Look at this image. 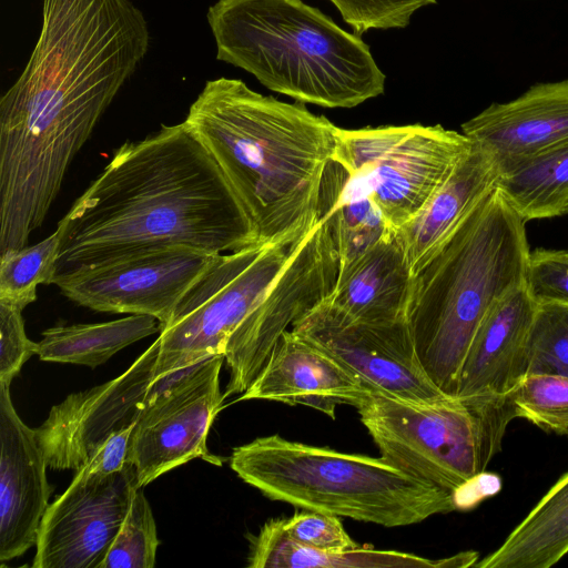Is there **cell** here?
Segmentation results:
<instances>
[{"mask_svg":"<svg viewBox=\"0 0 568 568\" xmlns=\"http://www.w3.org/2000/svg\"><path fill=\"white\" fill-rule=\"evenodd\" d=\"M217 255L184 245L164 246L57 277L53 284L80 306L151 315L162 329Z\"/></svg>","mask_w":568,"mask_h":568,"instance_id":"13","label":"cell"},{"mask_svg":"<svg viewBox=\"0 0 568 568\" xmlns=\"http://www.w3.org/2000/svg\"><path fill=\"white\" fill-rule=\"evenodd\" d=\"M294 244L260 243L219 254L162 327L154 382L224 355L230 337L283 270Z\"/></svg>","mask_w":568,"mask_h":568,"instance_id":"9","label":"cell"},{"mask_svg":"<svg viewBox=\"0 0 568 568\" xmlns=\"http://www.w3.org/2000/svg\"><path fill=\"white\" fill-rule=\"evenodd\" d=\"M355 408L382 458L455 495L485 473L516 418L513 393L418 404L372 392Z\"/></svg>","mask_w":568,"mask_h":568,"instance_id":"7","label":"cell"},{"mask_svg":"<svg viewBox=\"0 0 568 568\" xmlns=\"http://www.w3.org/2000/svg\"><path fill=\"white\" fill-rule=\"evenodd\" d=\"M160 337L125 371L106 383L73 393L51 407L34 429L52 469H82L115 433L135 424L154 384Z\"/></svg>","mask_w":568,"mask_h":568,"instance_id":"15","label":"cell"},{"mask_svg":"<svg viewBox=\"0 0 568 568\" xmlns=\"http://www.w3.org/2000/svg\"><path fill=\"white\" fill-rule=\"evenodd\" d=\"M317 221L327 222L339 258V271L395 232L363 185L338 162L324 170ZM338 271V272H339Z\"/></svg>","mask_w":568,"mask_h":568,"instance_id":"22","label":"cell"},{"mask_svg":"<svg viewBox=\"0 0 568 568\" xmlns=\"http://www.w3.org/2000/svg\"><path fill=\"white\" fill-rule=\"evenodd\" d=\"M525 222L495 187L415 275L407 322L434 384L456 397L458 376L480 324L525 284Z\"/></svg>","mask_w":568,"mask_h":568,"instance_id":"4","label":"cell"},{"mask_svg":"<svg viewBox=\"0 0 568 568\" xmlns=\"http://www.w3.org/2000/svg\"><path fill=\"white\" fill-rule=\"evenodd\" d=\"M462 131L497 164L568 143V80L538 83L511 101L493 103Z\"/></svg>","mask_w":568,"mask_h":568,"instance_id":"19","label":"cell"},{"mask_svg":"<svg viewBox=\"0 0 568 568\" xmlns=\"http://www.w3.org/2000/svg\"><path fill=\"white\" fill-rule=\"evenodd\" d=\"M525 286L537 304L568 305V248L530 251Z\"/></svg>","mask_w":568,"mask_h":568,"instance_id":"33","label":"cell"},{"mask_svg":"<svg viewBox=\"0 0 568 568\" xmlns=\"http://www.w3.org/2000/svg\"><path fill=\"white\" fill-rule=\"evenodd\" d=\"M150 47L131 0H43L34 49L0 100V184L54 202L65 172Z\"/></svg>","mask_w":568,"mask_h":568,"instance_id":"1","label":"cell"},{"mask_svg":"<svg viewBox=\"0 0 568 568\" xmlns=\"http://www.w3.org/2000/svg\"><path fill=\"white\" fill-rule=\"evenodd\" d=\"M497 165L496 187L525 223L568 213V143Z\"/></svg>","mask_w":568,"mask_h":568,"instance_id":"25","label":"cell"},{"mask_svg":"<svg viewBox=\"0 0 568 568\" xmlns=\"http://www.w3.org/2000/svg\"><path fill=\"white\" fill-rule=\"evenodd\" d=\"M128 463L113 474L83 467L41 520L32 568H101L139 488Z\"/></svg>","mask_w":568,"mask_h":568,"instance_id":"14","label":"cell"},{"mask_svg":"<svg viewBox=\"0 0 568 568\" xmlns=\"http://www.w3.org/2000/svg\"><path fill=\"white\" fill-rule=\"evenodd\" d=\"M250 568H449L450 559L432 560L396 550H378L365 545L346 552H327L305 547L291 539L282 518L267 520L256 535L247 536Z\"/></svg>","mask_w":568,"mask_h":568,"instance_id":"23","label":"cell"},{"mask_svg":"<svg viewBox=\"0 0 568 568\" xmlns=\"http://www.w3.org/2000/svg\"><path fill=\"white\" fill-rule=\"evenodd\" d=\"M159 545L151 506L139 487L101 568H152Z\"/></svg>","mask_w":568,"mask_h":568,"instance_id":"29","label":"cell"},{"mask_svg":"<svg viewBox=\"0 0 568 568\" xmlns=\"http://www.w3.org/2000/svg\"><path fill=\"white\" fill-rule=\"evenodd\" d=\"M332 160L372 195L396 233L445 183L474 142L442 125L336 128Z\"/></svg>","mask_w":568,"mask_h":568,"instance_id":"8","label":"cell"},{"mask_svg":"<svg viewBox=\"0 0 568 568\" xmlns=\"http://www.w3.org/2000/svg\"><path fill=\"white\" fill-rule=\"evenodd\" d=\"M57 231L55 278L164 246L222 254L260 244L235 191L184 122L118 148Z\"/></svg>","mask_w":568,"mask_h":568,"instance_id":"2","label":"cell"},{"mask_svg":"<svg viewBox=\"0 0 568 568\" xmlns=\"http://www.w3.org/2000/svg\"><path fill=\"white\" fill-rule=\"evenodd\" d=\"M207 21L217 60L298 102L354 108L384 92L369 47L302 0H217Z\"/></svg>","mask_w":568,"mask_h":568,"instance_id":"5","label":"cell"},{"mask_svg":"<svg viewBox=\"0 0 568 568\" xmlns=\"http://www.w3.org/2000/svg\"><path fill=\"white\" fill-rule=\"evenodd\" d=\"M527 359L528 375L568 378V305L537 304L527 339Z\"/></svg>","mask_w":568,"mask_h":568,"instance_id":"28","label":"cell"},{"mask_svg":"<svg viewBox=\"0 0 568 568\" xmlns=\"http://www.w3.org/2000/svg\"><path fill=\"white\" fill-rule=\"evenodd\" d=\"M47 460L34 429L11 400L10 384L0 383V561L23 555L37 542L52 488Z\"/></svg>","mask_w":568,"mask_h":568,"instance_id":"16","label":"cell"},{"mask_svg":"<svg viewBox=\"0 0 568 568\" xmlns=\"http://www.w3.org/2000/svg\"><path fill=\"white\" fill-rule=\"evenodd\" d=\"M339 258L325 221H317L293 251L260 303L230 337L224 397L243 394L265 365L281 335L334 291Z\"/></svg>","mask_w":568,"mask_h":568,"instance_id":"10","label":"cell"},{"mask_svg":"<svg viewBox=\"0 0 568 568\" xmlns=\"http://www.w3.org/2000/svg\"><path fill=\"white\" fill-rule=\"evenodd\" d=\"M184 123L219 164L260 243H293L311 231L336 143L326 116L219 78L205 83Z\"/></svg>","mask_w":568,"mask_h":568,"instance_id":"3","label":"cell"},{"mask_svg":"<svg viewBox=\"0 0 568 568\" xmlns=\"http://www.w3.org/2000/svg\"><path fill=\"white\" fill-rule=\"evenodd\" d=\"M230 466L265 497L384 527H402L458 508L455 494L378 458L257 437L233 449Z\"/></svg>","mask_w":568,"mask_h":568,"instance_id":"6","label":"cell"},{"mask_svg":"<svg viewBox=\"0 0 568 568\" xmlns=\"http://www.w3.org/2000/svg\"><path fill=\"white\" fill-rule=\"evenodd\" d=\"M158 332L160 322L144 314L103 323L57 325L42 332L37 355L41 361L94 368L130 344Z\"/></svg>","mask_w":568,"mask_h":568,"instance_id":"26","label":"cell"},{"mask_svg":"<svg viewBox=\"0 0 568 568\" xmlns=\"http://www.w3.org/2000/svg\"><path fill=\"white\" fill-rule=\"evenodd\" d=\"M38 353L26 334L22 310L0 303V383L11 384L22 365Z\"/></svg>","mask_w":568,"mask_h":568,"instance_id":"34","label":"cell"},{"mask_svg":"<svg viewBox=\"0 0 568 568\" xmlns=\"http://www.w3.org/2000/svg\"><path fill=\"white\" fill-rule=\"evenodd\" d=\"M284 532L305 547L327 552H346L361 547L345 530L338 516L305 510L282 518Z\"/></svg>","mask_w":568,"mask_h":568,"instance_id":"32","label":"cell"},{"mask_svg":"<svg viewBox=\"0 0 568 568\" xmlns=\"http://www.w3.org/2000/svg\"><path fill=\"white\" fill-rule=\"evenodd\" d=\"M568 552V471L478 568H549Z\"/></svg>","mask_w":568,"mask_h":568,"instance_id":"24","label":"cell"},{"mask_svg":"<svg viewBox=\"0 0 568 568\" xmlns=\"http://www.w3.org/2000/svg\"><path fill=\"white\" fill-rule=\"evenodd\" d=\"M224 355L203 359L154 382L135 422L128 463L144 487L162 474L194 458L221 465L206 438L225 399L220 388Z\"/></svg>","mask_w":568,"mask_h":568,"instance_id":"11","label":"cell"},{"mask_svg":"<svg viewBox=\"0 0 568 568\" xmlns=\"http://www.w3.org/2000/svg\"><path fill=\"white\" fill-rule=\"evenodd\" d=\"M291 329L338 361L374 392L418 404L450 398L422 366L407 320L356 321L326 298Z\"/></svg>","mask_w":568,"mask_h":568,"instance_id":"12","label":"cell"},{"mask_svg":"<svg viewBox=\"0 0 568 568\" xmlns=\"http://www.w3.org/2000/svg\"><path fill=\"white\" fill-rule=\"evenodd\" d=\"M356 34L371 29L405 28L418 9L436 0H329Z\"/></svg>","mask_w":568,"mask_h":568,"instance_id":"31","label":"cell"},{"mask_svg":"<svg viewBox=\"0 0 568 568\" xmlns=\"http://www.w3.org/2000/svg\"><path fill=\"white\" fill-rule=\"evenodd\" d=\"M60 237L55 230L34 245L8 250L0 257V303L23 311L37 300L41 284H53Z\"/></svg>","mask_w":568,"mask_h":568,"instance_id":"27","label":"cell"},{"mask_svg":"<svg viewBox=\"0 0 568 568\" xmlns=\"http://www.w3.org/2000/svg\"><path fill=\"white\" fill-rule=\"evenodd\" d=\"M516 418L568 437V378L528 375L513 393Z\"/></svg>","mask_w":568,"mask_h":568,"instance_id":"30","label":"cell"},{"mask_svg":"<svg viewBox=\"0 0 568 568\" xmlns=\"http://www.w3.org/2000/svg\"><path fill=\"white\" fill-rule=\"evenodd\" d=\"M537 303L525 284L495 304L463 362L457 398L507 396L528 375L527 339Z\"/></svg>","mask_w":568,"mask_h":568,"instance_id":"18","label":"cell"},{"mask_svg":"<svg viewBox=\"0 0 568 568\" xmlns=\"http://www.w3.org/2000/svg\"><path fill=\"white\" fill-rule=\"evenodd\" d=\"M414 278L395 233L339 271L327 301L356 321L381 323L407 320Z\"/></svg>","mask_w":568,"mask_h":568,"instance_id":"21","label":"cell"},{"mask_svg":"<svg viewBox=\"0 0 568 568\" xmlns=\"http://www.w3.org/2000/svg\"><path fill=\"white\" fill-rule=\"evenodd\" d=\"M498 175L493 154L474 143L420 212L396 232L414 275L496 187Z\"/></svg>","mask_w":568,"mask_h":568,"instance_id":"20","label":"cell"},{"mask_svg":"<svg viewBox=\"0 0 568 568\" xmlns=\"http://www.w3.org/2000/svg\"><path fill=\"white\" fill-rule=\"evenodd\" d=\"M372 392L338 361L288 329L281 335L265 365L239 400L305 405L335 418L336 405L356 407Z\"/></svg>","mask_w":568,"mask_h":568,"instance_id":"17","label":"cell"},{"mask_svg":"<svg viewBox=\"0 0 568 568\" xmlns=\"http://www.w3.org/2000/svg\"><path fill=\"white\" fill-rule=\"evenodd\" d=\"M133 426L113 434L84 467L105 475L123 469L128 464Z\"/></svg>","mask_w":568,"mask_h":568,"instance_id":"35","label":"cell"}]
</instances>
